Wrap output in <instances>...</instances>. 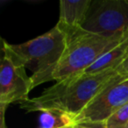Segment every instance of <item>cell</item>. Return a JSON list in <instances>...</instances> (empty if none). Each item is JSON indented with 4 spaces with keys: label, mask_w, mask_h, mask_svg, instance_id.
<instances>
[{
    "label": "cell",
    "mask_w": 128,
    "mask_h": 128,
    "mask_svg": "<svg viewBox=\"0 0 128 128\" xmlns=\"http://www.w3.org/2000/svg\"><path fill=\"white\" fill-rule=\"evenodd\" d=\"M116 75V70H109L95 75L82 73L66 77L40 96L20 103V108L27 112L57 109L76 118Z\"/></svg>",
    "instance_id": "cell-1"
},
{
    "label": "cell",
    "mask_w": 128,
    "mask_h": 128,
    "mask_svg": "<svg viewBox=\"0 0 128 128\" xmlns=\"http://www.w3.org/2000/svg\"><path fill=\"white\" fill-rule=\"evenodd\" d=\"M7 107L0 106V113H1V122H0V128H7L6 126V120H4V112Z\"/></svg>",
    "instance_id": "cell-12"
},
{
    "label": "cell",
    "mask_w": 128,
    "mask_h": 128,
    "mask_svg": "<svg viewBox=\"0 0 128 128\" xmlns=\"http://www.w3.org/2000/svg\"><path fill=\"white\" fill-rule=\"evenodd\" d=\"M104 128H128V104L110 116L104 122Z\"/></svg>",
    "instance_id": "cell-10"
},
{
    "label": "cell",
    "mask_w": 128,
    "mask_h": 128,
    "mask_svg": "<svg viewBox=\"0 0 128 128\" xmlns=\"http://www.w3.org/2000/svg\"><path fill=\"white\" fill-rule=\"evenodd\" d=\"M128 38V32L104 37L90 34L82 28L68 40L67 48L52 74V81H60L82 74L100 57Z\"/></svg>",
    "instance_id": "cell-3"
},
{
    "label": "cell",
    "mask_w": 128,
    "mask_h": 128,
    "mask_svg": "<svg viewBox=\"0 0 128 128\" xmlns=\"http://www.w3.org/2000/svg\"><path fill=\"white\" fill-rule=\"evenodd\" d=\"M117 74L122 76L128 77V56L126 58V60L120 64V66L116 70Z\"/></svg>",
    "instance_id": "cell-11"
},
{
    "label": "cell",
    "mask_w": 128,
    "mask_h": 128,
    "mask_svg": "<svg viewBox=\"0 0 128 128\" xmlns=\"http://www.w3.org/2000/svg\"><path fill=\"white\" fill-rule=\"evenodd\" d=\"M92 3L91 0H62L60 18L56 26L67 37V40L82 28Z\"/></svg>",
    "instance_id": "cell-7"
},
{
    "label": "cell",
    "mask_w": 128,
    "mask_h": 128,
    "mask_svg": "<svg viewBox=\"0 0 128 128\" xmlns=\"http://www.w3.org/2000/svg\"><path fill=\"white\" fill-rule=\"evenodd\" d=\"M82 29L104 37L127 32L128 0L92 1Z\"/></svg>",
    "instance_id": "cell-5"
},
{
    "label": "cell",
    "mask_w": 128,
    "mask_h": 128,
    "mask_svg": "<svg viewBox=\"0 0 128 128\" xmlns=\"http://www.w3.org/2000/svg\"><path fill=\"white\" fill-rule=\"evenodd\" d=\"M76 124V117L57 109L41 112L39 118V128H63Z\"/></svg>",
    "instance_id": "cell-9"
},
{
    "label": "cell",
    "mask_w": 128,
    "mask_h": 128,
    "mask_svg": "<svg viewBox=\"0 0 128 128\" xmlns=\"http://www.w3.org/2000/svg\"><path fill=\"white\" fill-rule=\"evenodd\" d=\"M75 128H104L103 126H93V124H75Z\"/></svg>",
    "instance_id": "cell-13"
},
{
    "label": "cell",
    "mask_w": 128,
    "mask_h": 128,
    "mask_svg": "<svg viewBox=\"0 0 128 128\" xmlns=\"http://www.w3.org/2000/svg\"><path fill=\"white\" fill-rule=\"evenodd\" d=\"M63 128H75V124H74V126H66V127H63Z\"/></svg>",
    "instance_id": "cell-14"
},
{
    "label": "cell",
    "mask_w": 128,
    "mask_h": 128,
    "mask_svg": "<svg viewBox=\"0 0 128 128\" xmlns=\"http://www.w3.org/2000/svg\"><path fill=\"white\" fill-rule=\"evenodd\" d=\"M67 44V37L55 26L46 34L21 44H8L3 40L2 50L13 62L32 70L30 77L34 89L52 81V74L60 62Z\"/></svg>",
    "instance_id": "cell-2"
},
{
    "label": "cell",
    "mask_w": 128,
    "mask_h": 128,
    "mask_svg": "<svg viewBox=\"0 0 128 128\" xmlns=\"http://www.w3.org/2000/svg\"><path fill=\"white\" fill-rule=\"evenodd\" d=\"M128 104V77L116 75L76 118V124L103 126Z\"/></svg>",
    "instance_id": "cell-4"
},
{
    "label": "cell",
    "mask_w": 128,
    "mask_h": 128,
    "mask_svg": "<svg viewBox=\"0 0 128 128\" xmlns=\"http://www.w3.org/2000/svg\"><path fill=\"white\" fill-rule=\"evenodd\" d=\"M128 56V38L112 50L103 54L96 62L88 68L84 74L95 75L109 70H116Z\"/></svg>",
    "instance_id": "cell-8"
},
{
    "label": "cell",
    "mask_w": 128,
    "mask_h": 128,
    "mask_svg": "<svg viewBox=\"0 0 128 128\" xmlns=\"http://www.w3.org/2000/svg\"><path fill=\"white\" fill-rule=\"evenodd\" d=\"M32 90V81L26 75V67L13 62L4 54L0 70V106L26 101Z\"/></svg>",
    "instance_id": "cell-6"
}]
</instances>
